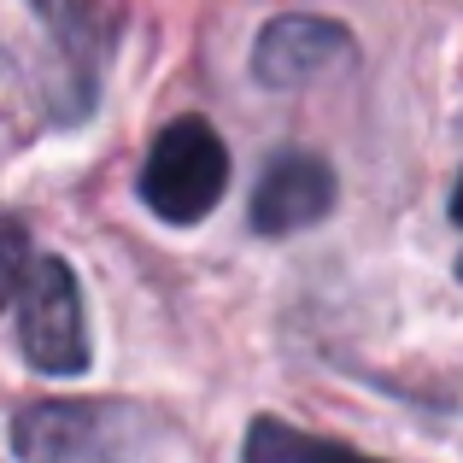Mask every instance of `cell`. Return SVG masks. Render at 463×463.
I'll list each match as a JSON object with an SVG mask.
<instances>
[{"mask_svg": "<svg viewBox=\"0 0 463 463\" xmlns=\"http://www.w3.org/2000/svg\"><path fill=\"white\" fill-rule=\"evenodd\" d=\"M241 463H382V458H364L340 440H323V434H306V429H288V422H276V417H259L247 429Z\"/></svg>", "mask_w": 463, "mask_h": 463, "instance_id": "obj_6", "label": "cell"}, {"mask_svg": "<svg viewBox=\"0 0 463 463\" xmlns=\"http://www.w3.org/2000/svg\"><path fill=\"white\" fill-rule=\"evenodd\" d=\"M352 35L328 18H306V12H282L259 30L252 42V77L264 89H311V82L335 77L352 65Z\"/></svg>", "mask_w": 463, "mask_h": 463, "instance_id": "obj_4", "label": "cell"}, {"mask_svg": "<svg viewBox=\"0 0 463 463\" xmlns=\"http://www.w3.org/2000/svg\"><path fill=\"white\" fill-rule=\"evenodd\" d=\"M30 264H35V247H30V235H24V223L0 217V311H6V299L24 294Z\"/></svg>", "mask_w": 463, "mask_h": 463, "instance_id": "obj_7", "label": "cell"}, {"mask_svg": "<svg viewBox=\"0 0 463 463\" xmlns=\"http://www.w3.org/2000/svg\"><path fill=\"white\" fill-rule=\"evenodd\" d=\"M335 170L317 153H276L252 188V229L259 235H299L335 212Z\"/></svg>", "mask_w": 463, "mask_h": 463, "instance_id": "obj_5", "label": "cell"}, {"mask_svg": "<svg viewBox=\"0 0 463 463\" xmlns=\"http://www.w3.org/2000/svg\"><path fill=\"white\" fill-rule=\"evenodd\" d=\"M458 282H463V259H458Z\"/></svg>", "mask_w": 463, "mask_h": 463, "instance_id": "obj_9", "label": "cell"}, {"mask_svg": "<svg viewBox=\"0 0 463 463\" xmlns=\"http://www.w3.org/2000/svg\"><path fill=\"white\" fill-rule=\"evenodd\" d=\"M18 346L42 375H82L94 358L82 288L65 259H35L18 294Z\"/></svg>", "mask_w": 463, "mask_h": 463, "instance_id": "obj_2", "label": "cell"}, {"mask_svg": "<svg viewBox=\"0 0 463 463\" xmlns=\"http://www.w3.org/2000/svg\"><path fill=\"white\" fill-rule=\"evenodd\" d=\"M229 188V147L205 118H176L158 129L147 165H141V200L158 223H205Z\"/></svg>", "mask_w": 463, "mask_h": 463, "instance_id": "obj_1", "label": "cell"}, {"mask_svg": "<svg viewBox=\"0 0 463 463\" xmlns=\"http://www.w3.org/2000/svg\"><path fill=\"white\" fill-rule=\"evenodd\" d=\"M452 223H463V176H458V188H452Z\"/></svg>", "mask_w": 463, "mask_h": 463, "instance_id": "obj_8", "label": "cell"}, {"mask_svg": "<svg viewBox=\"0 0 463 463\" xmlns=\"http://www.w3.org/2000/svg\"><path fill=\"white\" fill-rule=\"evenodd\" d=\"M124 417L118 405H82V399H42L12 417V446L24 463H106L118 458Z\"/></svg>", "mask_w": 463, "mask_h": 463, "instance_id": "obj_3", "label": "cell"}]
</instances>
